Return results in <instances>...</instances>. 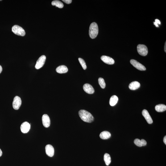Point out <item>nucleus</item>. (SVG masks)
I'll return each mask as SVG.
<instances>
[{"label": "nucleus", "instance_id": "f257e3e1", "mask_svg": "<svg viewBox=\"0 0 166 166\" xmlns=\"http://www.w3.org/2000/svg\"><path fill=\"white\" fill-rule=\"evenodd\" d=\"M79 116L84 122L91 123L94 120V117L90 113L85 110H81L79 112Z\"/></svg>", "mask_w": 166, "mask_h": 166}, {"label": "nucleus", "instance_id": "f03ea898", "mask_svg": "<svg viewBox=\"0 0 166 166\" xmlns=\"http://www.w3.org/2000/svg\"><path fill=\"white\" fill-rule=\"evenodd\" d=\"M98 33V25L97 23L93 22L90 24L89 28V35L90 38L94 39L96 37Z\"/></svg>", "mask_w": 166, "mask_h": 166}, {"label": "nucleus", "instance_id": "7ed1b4c3", "mask_svg": "<svg viewBox=\"0 0 166 166\" xmlns=\"http://www.w3.org/2000/svg\"><path fill=\"white\" fill-rule=\"evenodd\" d=\"M12 31L17 35L23 36L25 35V30L21 27L17 25H15L12 28Z\"/></svg>", "mask_w": 166, "mask_h": 166}, {"label": "nucleus", "instance_id": "20e7f679", "mask_svg": "<svg viewBox=\"0 0 166 166\" xmlns=\"http://www.w3.org/2000/svg\"><path fill=\"white\" fill-rule=\"evenodd\" d=\"M137 49L138 53L141 56H146L148 53L147 47L144 45H138L137 47Z\"/></svg>", "mask_w": 166, "mask_h": 166}, {"label": "nucleus", "instance_id": "39448f33", "mask_svg": "<svg viewBox=\"0 0 166 166\" xmlns=\"http://www.w3.org/2000/svg\"><path fill=\"white\" fill-rule=\"evenodd\" d=\"M46 60L45 55H43L39 57L36 62L35 68L36 69H39L42 68L44 65Z\"/></svg>", "mask_w": 166, "mask_h": 166}, {"label": "nucleus", "instance_id": "423d86ee", "mask_svg": "<svg viewBox=\"0 0 166 166\" xmlns=\"http://www.w3.org/2000/svg\"><path fill=\"white\" fill-rule=\"evenodd\" d=\"M130 63L136 69L141 71H144L146 70L145 67L143 65L138 62L137 61L134 60H130Z\"/></svg>", "mask_w": 166, "mask_h": 166}, {"label": "nucleus", "instance_id": "0eeeda50", "mask_svg": "<svg viewBox=\"0 0 166 166\" xmlns=\"http://www.w3.org/2000/svg\"><path fill=\"white\" fill-rule=\"evenodd\" d=\"M22 104L21 99L18 96H16L14 97L12 103L13 107L14 110H18L19 109Z\"/></svg>", "mask_w": 166, "mask_h": 166}, {"label": "nucleus", "instance_id": "6e6552de", "mask_svg": "<svg viewBox=\"0 0 166 166\" xmlns=\"http://www.w3.org/2000/svg\"><path fill=\"white\" fill-rule=\"evenodd\" d=\"M31 128V125L28 122H23L21 125L20 129L21 131L23 133H27L28 132Z\"/></svg>", "mask_w": 166, "mask_h": 166}, {"label": "nucleus", "instance_id": "1a4fd4ad", "mask_svg": "<svg viewBox=\"0 0 166 166\" xmlns=\"http://www.w3.org/2000/svg\"><path fill=\"white\" fill-rule=\"evenodd\" d=\"M42 122L43 126L46 128H48L50 125V119L49 116L47 114H44L42 117Z\"/></svg>", "mask_w": 166, "mask_h": 166}, {"label": "nucleus", "instance_id": "9d476101", "mask_svg": "<svg viewBox=\"0 0 166 166\" xmlns=\"http://www.w3.org/2000/svg\"><path fill=\"white\" fill-rule=\"evenodd\" d=\"M46 152L47 155L50 157H52L54 154V149L51 145H47L45 147Z\"/></svg>", "mask_w": 166, "mask_h": 166}, {"label": "nucleus", "instance_id": "9b49d317", "mask_svg": "<svg viewBox=\"0 0 166 166\" xmlns=\"http://www.w3.org/2000/svg\"><path fill=\"white\" fill-rule=\"evenodd\" d=\"M83 89L84 91L89 94H93L94 92V89L90 84L88 83L84 84Z\"/></svg>", "mask_w": 166, "mask_h": 166}, {"label": "nucleus", "instance_id": "f8f14e48", "mask_svg": "<svg viewBox=\"0 0 166 166\" xmlns=\"http://www.w3.org/2000/svg\"><path fill=\"white\" fill-rule=\"evenodd\" d=\"M142 113L148 123L149 124H151L153 123V121L152 118L147 110L144 109L142 111Z\"/></svg>", "mask_w": 166, "mask_h": 166}, {"label": "nucleus", "instance_id": "ddd939ff", "mask_svg": "<svg viewBox=\"0 0 166 166\" xmlns=\"http://www.w3.org/2000/svg\"><path fill=\"white\" fill-rule=\"evenodd\" d=\"M101 60L106 64L109 65H112L114 63V59L110 57L103 55L101 57Z\"/></svg>", "mask_w": 166, "mask_h": 166}, {"label": "nucleus", "instance_id": "4468645a", "mask_svg": "<svg viewBox=\"0 0 166 166\" xmlns=\"http://www.w3.org/2000/svg\"><path fill=\"white\" fill-rule=\"evenodd\" d=\"M140 86V84L137 81L133 82L129 84V89L132 90H135L139 88Z\"/></svg>", "mask_w": 166, "mask_h": 166}, {"label": "nucleus", "instance_id": "2eb2a0df", "mask_svg": "<svg viewBox=\"0 0 166 166\" xmlns=\"http://www.w3.org/2000/svg\"><path fill=\"white\" fill-rule=\"evenodd\" d=\"M56 70V72L59 73H65L68 72V69L66 66L61 65L57 68Z\"/></svg>", "mask_w": 166, "mask_h": 166}, {"label": "nucleus", "instance_id": "dca6fc26", "mask_svg": "<svg viewBox=\"0 0 166 166\" xmlns=\"http://www.w3.org/2000/svg\"><path fill=\"white\" fill-rule=\"evenodd\" d=\"M99 136L101 139L106 140L110 138L111 136V134L108 131H104L101 133Z\"/></svg>", "mask_w": 166, "mask_h": 166}, {"label": "nucleus", "instance_id": "f3484780", "mask_svg": "<svg viewBox=\"0 0 166 166\" xmlns=\"http://www.w3.org/2000/svg\"><path fill=\"white\" fill-rule=\"evenodd\" d=\"M155 109L157 111L159 112H161L166 110V105L163 104H160L155 106Z\"/></svg>", "mask_w": 166, "mask_h": 166}, {"label": "nucleus", "instance_id": "a211bd4d", "mask_svg": "<svg viewBox=\"0 0 166 166\" xmlns=\"http://www.w3.org/2000/svg\"><path fill=\"white\" fill-rule=\"evenodd\" d=\"M118 98L117 96L114 95L110 97V104L111 106H115L118 102Z\"/></svg>", "mask_w": 166, "mask_h": 166}, {"label": "nucleus", "instance_id": "6ab92c4d", "mask_svg": "<svg viewBox=\"0 0 166 166\" xmlns=\"http://www.w3.org/2000/svg\"><path fill=\"white\" fill-rule=\"evenodd\" d=\"M104 161L107 166H109L111 162V158L110 155L107 153L105 154L104 156Z\"/></svg>", "mask_w": 166, "mask_h": 166}, {"label": "nucleus", "instance_id": "aec40b11", "mask_svg": "<svg viewBox=\"0 0 166 166\" xmlns=\"http://www.w3.org/2000/svg\"><path fill=\"white\" fill-rule=\"evenodd\" d=\"M53 6H55L56 7L62 8L64 7V5L59 0H54L51 3Z\"/></svg>", "mask_w": 166, "mask_h": 166}, {"label": "nucleus", "instance_id": "412c9836", "mask_svg": "<svg viewBox=\"0 0 166 166\" xmlns=\"http://www.w3.org/2000/svg\"><path fill=\"white\" fill-rule=\"evenodd\" d=\"M99 84L100 86L102 89H104L106 87V83H105L104 80V79L101 78H99L98 80Z\"/></svg>", "mask_w": 166, "mask_h": 166}, {"label": "nucleus", "instance_id": "4be33fe9", "mask_svg": "<svg viewBox=\"0 0 166 166\" xmlns=\"http://www.w3.org/2000/svg\"><path fill=\"white\" fill-rule=\"evenodd\" d=\"M79 61L81 64L83 69L84 70L86 69L87 67L85 63L84 60L81 58H79L78 59Z\"/></svg>", "mask_w": 166, "mask_h": 166}, {"label": "nucleus", "instance_id": "5701e85b", "mask_svg": "<svg viewBox=\"0 0 166 166\" xmlns=\"http://www.w3.org/2000/svg\"><path fill=\"white\" fill-rule=\"evenodd\" d=\"M134 143L138 147H142L141 142L140 140L138 139H136L134 141Z\"/></svg>", "mask_w": 166, "mask_h": 166}, {"label": "nucleus", "instance_id": "b1692460", "mask_svg": "<svg viewBox=\"0 0 166 166\" xmlns=\"http://www.w3.org/2000/svg\"><path fill=\"white\" fill-rule=\"evenodd\" d=\"M154 24L155 25L156 27H159V24H161V22L160 20L159 19H156L155 20V22H154Z\"/></svg>", "mask_w": 166, "mask_h": 166}, {"label": "nucleus", "instance_id": "393cba45", "mask_svg": "<svg viewBox=\"0 0 166 166\" xmlns=\"http://www.w3.org/2000/svg\"><path fill=\"white\" fill-rule=\"evenodd\" d=\"M141 140V144L142 147L143 146H145L147 144V142L144 139H142Z\"/></svg>", "mask_w": 166, "mask_h": 166}, {"label": "nucleus", "instance_id": "a878e982", "mask_svg": "<svg viewBox=\"0 0 166 166\" xmlns=\"http://www.w3.org/2000/svg\"><path fill=\"white\" fill-rule=\"evenodd\" d=\"M62 1L66 3L69 4L72 3V0H63Z\"/></svg>", "mask_w": 166, "mask_h": 166}, {"label": "nucleus", "instance_id": "bb28decb", "mask_svg": "<svg viewBox=\"0 0 166 166\" xmlns=\"http://www.w3.org/2000/svg\"><path fill=\"white\" fill-rule=\"evenodd\" d=\"M163 142L166 145V136H165L163 139Z\"/></svg>", "mask_w": 166, "mask_h": 166}, {"label": "nucleus", "instance_id": "cd10ccee", "mask_svg": "<svg viewBox=\"0 0 166 166\" xmlns=\"http://www.w3.org/2000/svg\"><path fill=\"white\" fill-rule=\"evenodd\" d=\"M2 66L1 65H0V74L1 73V72H2Z\"/></svg>", "mask_w": 166, "mask_h": 166}, {"label": "nucleus", "instance_id": "c85d7f7f", "mask_svg": "<svg viewBox=\"0 0 166 166\" xmlns=\"http://www.w3.org/2000/svg\"><path fill=\"white\" fill-rule=\"evenodd\" d=\"M2 151H1V149H0V157H1L2 156Z\"/></svg>", "mask_w": 166, "mask_h": 166}, {"label": "nucleus", "instance_id": "c756f323", "mask_svg": "<svg viewBox=\"0 0 166 166\" xmlns=\"http://www.w3.org/2000/svg\"><path fill=\"white\" fill-rule=\"evenodd\" d=\"M166 42L165 43V46H164V51H165V52H166Z\"/></svg>", "mask_w": 166, "mask_h": 166}]
</instances>
